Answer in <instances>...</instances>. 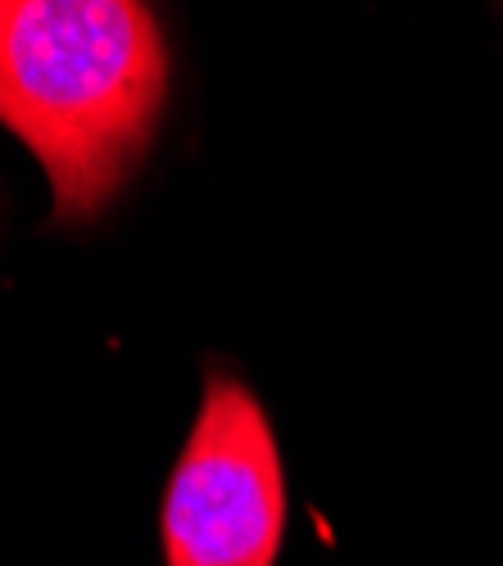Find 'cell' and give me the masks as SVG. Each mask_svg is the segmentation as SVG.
I'll return each mask as SVG.
<instances>
[{
  "label": "cell",
  "mask_w": 503,
  "mask_h": 566,
  "mask_svg": "<svg viewBox=\"0 0 503 566\" xmlns=\"http://www.w3.org/2000/svg\"><path fill=\"white\" fill-rule=\"evenodd\" d=\"M164 96L168 51L146 6L0 0V123L41 164L55 222H86L114 200Z\"/></svg>",
  "instance_id": "cell-1"
},
{
  "label": "cell",
  "mask_w": 503,
  "mask_h": 566,
  "mask_svg": "<svg viewBox=\"0 0 503 566\" xmlns=\"http://www.w3.org/2000/svg\"><path fill=\"white\" fill-rule=\"evenodd\" d=\"M286 535V471L263 403L209 376L164 494L168 566H272Z\"/></svg>",
  "instance_id": "cell-2"
}]
</instances>
